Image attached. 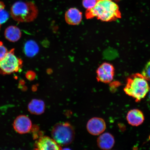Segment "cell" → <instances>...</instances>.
<instances>
[{"instance_id":"1","label":"cell","mask_w":150,"mask_h":150,"mask_svg":"<svg viewBox=\"0 0 150 150\" xmlns=\"http://www.w3.org/2000/svg\"><path fill=\"white\" fill-rule=\"evenodd\" d=\"M87 19L96 18L105 22L114 21L121 18L119 6L112 0H100L93 8L87 9L86 13Z\"/></svg>"},{"instance_id":"2","label":"cell","mask_w":150,"mask_h":150,"mask_svg":"<svg viewBox=\"0 0 150 150\" xmlns=\"http://www.w3.org/2000/svg\"><path fill=\"white\" fill-rule=\"evenodd\" d=\"M124 91L127 95L139 102L146 96L150 90L147 80L142 74H134L127 78Z\"/></svg>"},{"instance_id":"3","label":"cell","mask_w":150,"mask_h":150,"mask_svg":"<svg viewBox=\"0 0 150 150\" xmlns=\"http://www.w3.org/2000/svg\"><path fill=\"white\" fill-rule=\"evenodd\" d=\"M38 9L32 2L18 1L11 7V14L14 20L20 22H29L37 17Z\"/></svg>"},{"instance_id":"4","label":"cell","mask_w":150,"mask_h":150,"mask_svg":"<svg viewBox=\"0 0 150 150\" xmlns=\"http://www.w3.org/2000/svg\"><path fill=\"white\" fill-rule=\"evenodd\" d=\"M52 136L53 139L60 146H66L72 143L74 138V128L68 123L57 124L52 128Z\"/></svg>"},{"instance_id":"5","label":"cell","mask_w":150,"mask_h":150,"mask_svg":"<svg viewBox=\"0 0 150 150\" xmlns=\"http://www.w3.org/2000/svg\"><path fill=\"white\" fill-rule=\"evenodd\" d=\"M23 61L15 54L14 50L7 52L3 59L0 61V72L2 74H10L21 70Z\"/></svg>"},{"instance_id":"6","label":"cell","mask_w":150,"mask_h":150,"mask_svg":"<svg viewBox=\"0 0 150 150\" xmlns=\"http://www.w3.org/2000/svg\"><path fill=\"white\" fill-rule=\"evenodd\" d=\"M97 79L104 83H108L113 79L114 69L110 63H105L99 67L97 71Z\"/></svg>"},{"instance_id":"7","label":"cell","mask_w":150,"mask_h":150,"mask_svg":"<svg viewBox=\"0 0 150 150\" xmlns=\"http://www.w3.org/2000/svg\"><path fill=\"white\" fill-rule=\"evenodd\" d=\"M87 129L88 132L90 134L94 136L99 135L102 134L105 130V122L102 118H92L88 122Z\"/></svg>"},{"instance_id":"8","label":"cell","mask_w":150,"mask_h":150,"mask_svg":"<svg viewBox=\"0 0 150 150\" xmlns=\"http://www.w3.org/2000/svg\"><path fill=\"white\" fill-rule=\"evenodd\" d=\"M30 119L27 116L21 115L15 119L13 127L15 131L20 134H25L30 131L32 127Z\"/></svg>"},{"instance_id":"9","label":"cell","mask_w":150,"mask_h":150,"mask_svg":"<svg viewBox=\"0 0 150 150\" xmlns=\"http://www.w3.org/2000/svg\"><path fill=\"white\" fill-rule=\"evenodd\" d=\"M36 147L39 150H60V146L55 140L49 137H41L37 142Z\"/></svg>"},{"instance_id":"10","label":"cell","mask_w":150,"mask_h":150,"mask_svg":"<svg viewBox=\"0 0 150 150\" xmlns=\"http://www.w3.org/2000/svg\"><path fill=\"white\" fill-rule=\"evenodd\" d=\"M97 142L98 147L101 149L108 150L113 147L115 144V140L111 134L105 133L98 137Z\"/></svg>"},{"instance_id":"11","label":"cell","mask_w":150,"mask_h":150,"mask_svg":"<svg viewBox=\"0 0 150 150\" xmlns=\"http://www.w3.org/2000/svg\"><path fill=\"white\" fill-rule=\"evenodd\" d=\"M127 119L130 125L134 126H138L143 122L144 117L141 110L135 109L128 112L127 116Z\"/></svg>"},{"instance_id":"12","label":"cell","mask_w":150,"mask_h":150,"mask_svg":"<svg viewBox=\"0 0 150 150\" xmlns=\"http://www.w3.org/2000/svg\"><path fill=\"white\" fill-rule=\"evenodd\" d=\"M65 19L67 23L70 25H78L81 21L82 13L76 8L69 9L65 13Z\"/></svg>"},{"instance_id":"13","label":"cell","mask_w":150,"mask_h":150,"mask_svg":"<svg viewBox=\"0 0 150 150\" xmlns=\"http://www.w3.org/2000/svg\"><path fill=\"white\" fill-rule=\"evenodd\" d=\"M5 38L9 42H15L18 41L21 36V33L19 28L15 26L7 27L5 31Z\"/></svg>"},{"instance_id":"14","label":"cell","mask_w":150,"mask_h":150,"mask_svg":"<svg viewBox=\"0 0 150 150\" xmlns=\"http://www.w3.org/2000/svg\"><path fill=\"white\" fill-rule=\"evenodd\" d=\"M28 109L31 114L40 115L45 111L44 102L42 100L39 99H33L28 105Z\"/></svg>"},{"instance_id":"15","label":"cell","mask_w":150,"mask_h":150,"mask_svg":"<svg viewBox=\"0 0 150 150\" xmlns=\"http://www.w3.org/2000/svg\"><path fill=\"white\" fill-rule=\"evenodd\" d=\"M38 51L39 47L34 41L29 40L25 43L24 46V52L28 57H33L36 55Z\"/></svg>"},{"instance_id":"16","label":"cell","mask_w":150,"mask_h":150,"mask_svg":"<svg viewBox=\"0 0 150 150\" xmlns=\"http://www.w3.org/2000/svg\"><path fill=\"white\" fill-rule=\"evenodd\" d=\"M9 18L8 13L5 10V8L0 10V28L2 24L6 22Z\"/></svg>"},{"instance_id":"17","label":"cell","mask_w":150,"mask_h":150,"mask_svg":"<svg viewBox=\"0 0 150 150\" xmlns=\"http://www.w3.org/2000/svg\"><path fill=\"white\" fill-rule=\"evenodd\" d=\"M142 74L146 80L150 82V61L145 65Z\"/></svg>"},{"instance_id":"18","label":"cell","mask_w":150,"mask_h":150,"mask_svg":"<svg viewBox=\"0 0 150 150\" xmlns=\"http://www.w3.org/2000/svg\"><path fill=\"white\" fill-rule=\"evenodd\" d=\"M98 1L97 0H83L82 4L84 8L90 9L93 8Z\"/></svg>"},{"instance_id":"19","label":"cell","mask_w":150,"mask_h":150,"mask_svg":"<svg viewBox=\"0 0 150 150\" xmlns=\"http://www.w3.org/2000/svg\"><path fill=\"white\" fill-rule=\"evenodd\" d=\"M8 51L3 43L0 42V61L3 59L6 55Z\"/></svg>"},{"instance_id":"20","label":"cell","mask_w":150,"mask_h":150,"mask_svg":"<svg viewBox=\"0 0 150 150\" xmlns=\"http://www.w3.org/2000/svg\"><path fill=\"white\" fill-rule=\"evenodd\" d=\"M5 5L2 2L0 1V10L5 8Z\"/></svg>"},{"instance_id":"21","label":"cell","mask_w":150,"mask_h":150,"mask_svg":"<svg viewBox=\"0 0 150 150\" xmlns=\"http://www.w3.org/2000/svg\"><path fill=\"white\" fill-rule=\"evenodd\" d=\"M149 98L150 99V92L149 95Z\"/></svg>"},{"instance_id":"22","label":"cell","mask_w":150,"mask_h":150,"mask_svg":"<svg viewBox=\"0 0 150 150\" xmlns=\"http://www.w3.org/2000/svg\"><path fill=\"white\" fill-rule=\"evenodd\" d=\"M97 1H100V0H97Z\"/></svg>"}]
</instances>
